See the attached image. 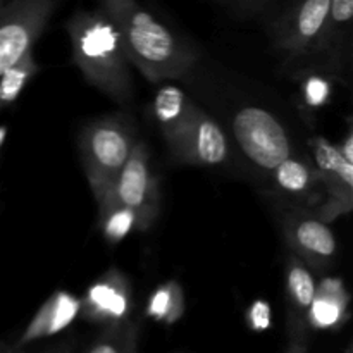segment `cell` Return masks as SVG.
Wrapping results in <instances>:
<instances>
[{
    "label": "cell",
    "instance_id": "6da1fadb",
    "mask_svg": "<svg viewBox=\"0 0 353 353\" xmlns=\"http://www.w3.org/2000/svg\"><path fill=\"white\" fill-rule=\"evenodd\" d=\"M99 7L112 17L131 65L148 81L183 78L195 68L196 50L176 37L138 0H99Z\"/></svg>",
    "mask_w": 353,
    "mask_h": 353
},
{
    "label": "cell",
    "instance_id": "7a4b0ae2",
    "mask_svg": "<svg viewBox=\"0 0 353 353\" xmlns=\"http://www.w3.org/2000/svg\"><path fill=\"white\" fill-rule=\"evenodd\" d=\"M72 47V61L90 85L119 103L133 97L131 61L112 17L97 7L76 10L65 23Z\"/></svg>",
    "mask_w": 353,
    "mask_h": 353
},
{
    "label": "cell",
    "instance_id": "3957f363",
    "mask_svg": "<svg viewBox=\"0 0 353 353\" xmlns=\"http://www.w3.org/2000/svg\"><path fill=\"white\" fill-rule=\"evenodd\" d=\"M137 141V130L128 114L99 117L83 128L79 155L93 195L112 190Z\"/></svg>",
    "mask_w": 353,
    "mask_h": 353
},
{
    "label": "cell",
    "instance_id": "277c9868",
    "mask_svg": "<svg viewBox=\"0 0 353 353\" xmlns=\"http://www.w3.org/2000/svg\"><path fill=\"white\" fill-rule=\"evenodd\" d=\"M233 134L252 164L264 172L293 154L283 124L262 107H243L233 117Z\"/></svg>",
    "mask_w": 353,
    "mask_h": 353
},
{
    "label": "cell",
    "instance_id": "5b68a950",
    "mask_svg": "<svg viewBox=\"0 0 353 353\" xmlns=\"http://www.w3.org/2000/svg\"><path fill=\"white\" fill-rule=\"evenodd\" d=\"M61 0H7L0 14V76L33 48Z\"/></svg>",
    "mask_w": 353,
    "mask_h": 353
},
{
    "label": "cell",
    "instance_id": "8992f818",
    "mask_svg": "<svg viewBox=\"0 0 353 353\" xmlns=\"http://www.w3.org/2000/svg\"><path fill=\"white\" fill-rule=\"evenodd\" d=\"M112 188L117 200L137 216V231L150 230L161 212V192L157 176L152 172L150 152L145 141L138 140L134 143Z\"/></svg>",
    "mask_w": 353,
    "mask_h": 353
},
{
    "label": "cell",
    "instance_id": "52a82bcc",
    "mask_svg": "<svg viewBox=\"0 0 353 353\" xmlns=\"http://www.w3.org/2000/svg\"><path fill=\"white\" fill-rule=\"evenodd\" d=\"M283 236L292 254L310 271L324 272L336 259V238L330 224L302 207H292L281 216Z\"/></svg>",
    "mask_w": 353,
    "mask_h": 353
},
{
    "label": "cell",
    "instance_id": "ba28073f",
    "mask_svg": "<svg viewBox=\"0 0 353 353\" xmlns=\"http://www.w3.org/2000/svg\"><path fill=\"white\" fill-rule=\"evenodd\" d=\"M330 0H290L271 26L272 43L288 57L312 54L324 23Z\"/></svg>",
    "mask_w": 353,
    "mask_h": 353
},
{
    "label": "cell",
    "instance_id": "9c48e42d",
    "mask_svg": "<svg viewBox=\"0 0 353 353\" xmlns=\"http://www.w3.org/2000/svg\"><path fill=\"white\" fill-rule=\"evenodd\" d=\"M309 147L312 148L314 165L326 192V202L321 205L317 216L330 224L338 217L348 216L353 209V162L347 161L338 150V145L324 137L310 138Z\"/></svg>",
    "mask_w": 353,
    "mask_h": 353
},
{
    "label": "cell",
    "instance_id": "30bf717a",
    "mask_svg": "<svg viewBox=\"0 0 353 353\" xmlns=\"http://www.w3.org/2000/svg\"><path fill=\"white\" fill-rule=\"evenodd\" d=\"M169 152L179 164L216 168L230 157V141L221 124L193 103L188 121Z\"/></svg>",
    "mask_w": 353,
    "mask_h": 353
},
{
    "label": "cell",
    "instance_id": "8fae6325",
    "mask_svg": "<svg viewBox=\"0 0 353 353\" xmlns=\"http://www.w3.org/2000/svg\"><path fill=\"white\" fill-rule=\"evenodd\" d=\"M79 302V314H83L86 321L103 324L105 327L126 323L133 310V288L130 278L117 268L107 269L88 286Z\"/></svg>",
    "mask_w": 353,
    "mask_h": 353
},
{
    "label": "cell",
    "instance_id": "7c38bea8",
    "mask_svg": "<svg viewBox=\"0 0 353 353\" xmlns=\"http://www.w3.org/2000/svg\"><path fill=\"white\" fill-rule=\"evenodd\" d=\"M79 305H81V302H79L78 296L65 292V290H57L55 293H52L47 302L34 314L31 323L24 330L23 336L12 348L17 352L21 347L31 343V341L61 333L79 316Z\"/></svg>",
    "mask_w": 353,
    "mask_h": 353
},
{
    "label": "cell",
    "instance_id": "4fadbf2b",
    "mask_svg": "<svg viewBox=\"0 0 353 353\" xmlns=\"http://www.w3.org/2000/svg\"><path fill=\"white\" fill-rule=\"evenodd\" d=\"M193 100L181 88L172 85L162 86L152 103V112L165 145L171 148L178 140L192 112Z\"/></svg>",
    "mask_w": 353,
    "mask_h": 353
},
{
    "label": "cell",
    "instance_id": "5bb4252c",
    "mask_svg": "<svg viewBox=\"0 0 353 353\" xmlns=\"http://www.w3.org/2000/svg\"><path fill=\"white\" fill-rule=\"evenodd\" d=\"M348 295L345 283L340 278H324L316 286V295L309 307V321L317 330L336 327L348 316Z\"/></svg>",
    "mask_w": 353,
    "mask_h": 353
},
{
    "label": "cell",
    "instance_id": "9a60e30c",
    "mask_svg": "<svg viewBox=\"0 0 353 353\" xmlns=\"http://www.w3.org/2000/svg\"><path fill=\"white\" fill-rule=\"evenodd\" d=\"M269 174L279 192L296 200L310 199L321 185L319 172L314 162L293 154L279 162Z\"/></svg>",
    "mask_w": 353,
    "mask_h": 353
},
{
    "label": "cell",
    "instance_id": "2e32d148",
    "mask_svg": "<svg viewBox=\"0 0 353 353\" xmlns=\"http://www.w3.org/2000/svg\"><path fill=\"white\" fill-rule=\"evenodd\" d=\"M95 200L99 203V228L110 245H117L137 230V216L117 200L114 188L97 195Z\"/></svg>",
    "mask_w": 353,
    "mask_h": 353
},
{
    "label": "cell",
    "instance_id": "e0dca14e",
    "mask_svg": "<svg viewBox=\"0 0 353 353\" xmlns=\"http://www.w3.org/2000/svg\"><path fill=\"white\" fill-rule=\"evenodd\" d=\"M353 19V0H330L323 33L312 54H338L350 31Z\"/></svg>",
    "mask_w": 353,
    "mask_h": 353
},
{
    "label": "cell",
    "instance_id": "ac0fdd59",
    "mask_svg": "<svg viewBox=\"0 0 353 353\" xmlns=\"http://www.w3.org/2000/svg\"><path fill=\"white\" fill-rule=\"evenodd\" d=\"M185 293L178 281H165L152 292L147 316L157 323L172 324L185 314Z\"/></svg>",
    "mask_w": 353,
    "mask_h": 353
},
{
    "label": "cell",
    "instance_id": "d6986e66",
    "mask_svg": "<svg viewBox=\"0 0 353 353\" xmlns=\"http://www.w3.org/2000/svg\"><path fill=\"white\" fill-rule=\"evenodd\" d=\"M38 62L33 57V48L24 52L23 57L10 65L2 76H0V110L6 107L12 105L23 90L26 88L28 83L33 79V76L38 72Z\"/></svg>",
    "mask_w": 353,
    "mask_h": 353
},
{
    "label": "cell",
    "instance_id": "ffe728a7",
    "mask_svg": "<svg viewBox=\"0 0 353 353\" xmlns=\"http://www.w3.org/2000/svg\"><path fill=\"white\" fill-rule=\"evenodd\" d=\"M316 279L312 271L295 254L286 261V292L296 310H309L316 295Z\"/></svg>",
    "mask_w": 353,
    "mask_h": 353
},
{
    "label": "cell",
    "instance_id": "44dd1931",
    "mask_svg": "<svg viewBox=\"0 0 353 353\" xmlns=\"http://www.w3.org/2000/svg\"><path fill=\"white\" fill-rule=\"evenodd\" d=\"M137 338L138 326L130 321L107 326L86 353H134Z\"/></svg>",
    "mask_w": 353,
    "mask_h": 353
},
{
    "label": "cell",
    "instance_id": "7402d4cb",
    "mask_svg": "<svg viewBox=\"0 0 353 353\" xmlns=\"http://www.w3.org/2000/svg\"><path fill=\"white\" fill-rule=\"evenodd\" d=\"M331 95H333V81L327 76L312 72L305 76L300 85V109L305 112V116L310 114L314 116V112L331 102Z\"/></svg>",
    "mask_w": 353,
    "mask_h": 353
},
{
    "label": "cell",
    "instance_id": "603a6c76",
    "mask_svg": "<svg viewBox=\"0 0 353 353\" xmlns=\"http://www.w3.org/2000/svg\"><path fill=\"white\" fill-rule=\"evenodd\" d=\"M248 326L254 331H265L272 323V310L265 300H255L247 312Z\"/></svg>",
    "mask_w": 353,
    "mask_h": 353
},
{
    "label": "cell",
    "instance_id": "cb8c5ba5",
    "mask_svg": "<svg viewBox=\"0 0 353 353\" xmlns=\"http://www.w3.org/2000/svg\"><path fill=\"white\" fill-rule=\"evenodd\" d=\"M286 353H307V336L303 324L295 314L290 316V340Z\"/></svg>",
    "mask_w": 353,
    "mask_h": 353
},
{
    "label": "cell",
    "instance_id": "d4e9b609",
    "mask_svg": "<svg viewBox=\"0 0 353 353\" xmlns=\"http://www.w3.org/2000/svg\"><path fill=\"white\" fill-rule=\"evenodd\" d=\"M272 2L274 0H233L231 6L240 17H254L264 12Z\"/></svg>",
    "mask_w": 353,
    "mask_h": 353
},
{
    "label": "cell",
    "instance_id": "484cf974",
    "mask_svg": "<svg viewBox=\"0 0 353 353\" xmlns=\"http://www.w3.org/2000/svg\"><path fill=\"white\" fill-rule=\"evenodd\" d=\"M338 150H340V154L343 155L347 161L353 162V131H352L350 119H348V130H347V134H345V140L343 143L338 145Z\"/></svg>",
    "mask_w": 353,
    "mask_h": 353
},
{
    "label": "cell",
    "instance_id": "4316f807",
    "mask_svg": "<svg viewBox=\"0 0 353 353\" xmlns=\"http://www.w3.org/2000/svg\"><path fill=\"white\" fill-rule=\"evenodd\" d=\"M7 133H9V130H7V126H3V124H0V150H2L3 143H6V140H7Z\"/></svg>",
    "mask_w": 353,
    "mask_h": 353
},
{
    "label": "cell",
    "instance_id": "83f0119b",
    "mask_svg": "<svg viewBox=\"0 0 353 353\" xmlns=\"http://www.w3.org/2000/svg\"><path fill=\"white\" fill-rule=\"evenodd\" d=\"M0 353H17L12 347H7V345H2L0 347Z\"/></svg>",
    "mask_w": 353,
    "mask_h": 353
},
{
    "label": "cell",
    "instance_id": "f1b7e54d",
    "mask_svg": "<svg viewBox=\"0 0 353 353\" xmlns=\"http://www.w3.org/2000/svg\"><path fill=\"white\" fill-rule=\"evenodd\" d=\"M52 353H69V348L68 347H62L61 350H55V352H52Z\"/></svg>",
    "mask_w": 353,
    "mask_h": 353
},
{
    "label": "cell",
    "instance_id": "f546056e",
    "mask_svg": "<svg viewBox=\"0 0 353 353\" xmlns=\"http://www.w3.org/2000/svg\"><path fill=\"white\" fill-rule=\"evenodd\" d=\"M6 3H7V0H0V14H2V10H3V7H6Z\"/></svg>",
    "mask_w": 353,
    "mask_h": 353
},
{
    "label": "cell",
    "instance_id": "4dcf8cb0",
    "mask_svg": "<svg viewBox=\"0 0 353 353\" xmlns=\"http://www.w3.org/2000/svg\"><path fill=\"white\" fill-rule=\"evenodd\" d=\"M216 2H223V3H231L233 0H216Z\"/></svg>",
    "mask_w": 353,
    "mask_h": 353
},
{
    "label": "cell",
    "instance_id": "1f68e13d",
    "mask_svg": "<svg viewBox=\"0 0 353 353\" xmlns=\"http://www.w3.org/2000/svg\"><path fill=\"white\" fill-rule=\"evenodd\" d=\"M2 345H3V343H0V347H2Z\"/></svg>",
    "mask_w": 353,
    "mask_h": 353
}]
</instances>
